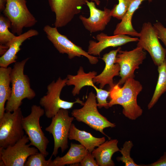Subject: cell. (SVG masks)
I'll list each match as a JSON object with an SVG mask.
<instances>
[{"label": "cell", "mask_w": 166, "mask_h": 166, "mask_svg": "<svg viewBox=\"0 0 166 166\" xmlns=\"http://www.w3.org/2000/svg\"><path fill=\"white\" fill-rule=\"evenodd\" d=\"M142 89L141 84L133 78L127 80L122 87L117 83L115 84L109 91V107L120 105L126 117L132 120H136L143 113L142 109L137 102V96Z\"/></svg>", "instance_id": "obj_1"}, {"label": "cell", "mask_w": 166, "mask_h": 166, "mask_svg": "<svg viewBox=\"0 0 166 166\" xmlns=\"http://www.w3.org/2000/svg\"><path fill=\"white\" fill-rule=\"evenodd\" d=\"M29 57L14 63L10 73L11 93L7 101L6 111L13 112L21 105L22 100L25 98L32 100L36 96L31 88L28 76L24 74L25 65Z\"/></svg>", "instance_id": "obj_2"}, {"label": "cell", "mask_w": 166, "mask_h": 166, "mask_svg": "<svg viewBox=\"0 0 166 166\" xmlns=\"http://www.w3.org/2000/svg\"><path fill=\"white\" fill-rule=\"evenodd\" d=\"M96 100V95L93 92H91L83 107L72 110V116L75 118L77 121L85 123L110 139L103 130L106 128L114 127L116 124L109 121L99 112Z\"/></svg>", "instance_id": "obj_3"}, {"label": "cell", "mask_w": 166, "mask_h": 166, "mask_svg": "<svg viewBox=\"0 0 166 166\" xmlns=\"http://www.w3.org/2000/svg\"><path fill=\"white\" fill-rule=\"evenodd\" d=\"M66 78L62 79L60 77L56 81H53L47 86L46 95L41 98L39 104L44 108L45 114L47 118H52L61 109H71L75 103L83 105L84 103L79 98L74 102H69L61 98V92L66 85Z\"/></svg>", "instance_id": "obj_4"}, {"label": "cell", "mask_w": 166, "mask_h": 166, "mask_svg": "<svg viewBox=\"0 0 166 166\" xmlns=\"http://www.w3.org/2000/svg\"><path fill=\"white\" fill-rule=\"evenodd\" d=\"M45 114L44 109L40 106L33 105L31 112L22 120L23 128L28 136L30 144L36 148L45 157L49 155L47 151L49 141L42 129L40 119Z\"/></svg>", "instance_id": "obj_5"}, {"label": "cell", "mask_w": 166, "mask_h": 166, "mask_svg": "<svg viewBox=\"0 0 166 166\" xmlns=\"http://www.w3.org/2000/svg\"><path fill=\"white\" fill-rule=\"evenodd\" d=\"M2 12L11 22L12 33L18 36L22 34L24 28L32 27L37 22L28 9L26 0H7Z\"/></svg>", "instance_id": "obj_6"}, {"label": "cell", "mask_w": 166, "mask_h": 166, "mask_svg": "<svg viewBox=\"0 0 166 166\" xmlns=\"http://www.w3.org/2000/svg\"><path fill=\"white\" fill-rule=\"evenodd\" d=\"M23 117L20 107L13 112L6 111L0 118V147L13 145L23 138Z\"/></svg>", "instance_id": "obj_7"}, {"label": "cell", "mask_w": 166, "mask_h": 166, "mask_svg": "<svg viewBox=\"0 0 166 166\" xmlns=\"http://www.w3.org/2000/svg\"><path fill=\"white\" fill-rule=\"evenodd\" d=\"M74 117H70L68 109H61L52 118L45 130L53 137L54 146L52 155L56 156L59 148L63 153L69 147V135Z\"/></svg>", "instance_id": "obj_8"}, {"label": "cell", "mask_w": 166, "mask_h": 166, "mask_svg": "<svg viewBox=\"0 0 166 166\" xmlns=\"http://www.w3.org/2000/svg\"><path fill=\"white\" fill-rule=\"evenodd\" d=\"M43 30L48 39L59 53L67 54L69 59L84 56L92 65L96 64L98 62V57L89 54L81 47L74 44L66 36L60 33L57 27L46 25L44 26Z\"/></svg>", "instance_id": "obj_9"}, {"label": "cell", "mask_w": 166, "mask_h": 166, "mask_svg": "<svg viewBox=\"0 0 166 166\" xmlns=\"http://www.w3.org/2000/svg\"><path fill=\"white\" fill-rule=\"evenodd\" d=\"M27 135L12 145L0 147V166H25L28 158L38 152L36 147H30Z\"/></svg>", "instance_id": "obj_10"}, {"label": "cell", "mask_w": 166, "mask_h": 166, "mask_svg": "<svg viewBox=\"0 0 166 166\" xmlns=\"http://www.w3.org/2000/svg\"><path fill=\"white\" fill-rule=\"evenodd\" d=\"M139 33L137 46L147 51L154 64L160 65L166 59V49L160 43L153 25L149 22L144 23Z\"/></svg>", "instance_id": "obj_11"}, {"label": "cell", "mask_w": 166, "mask_h": 166, "mask_svg": "<svg viewBox=\"0 0 166 166\" xmlns=\"http://www.w3.org/2000/svg\"><path fill=\"white\" fill-rule=\"evenodd\" d=\"M146 53L141 47L137 46L130 51L120 50L117 56L115 63L120 67L119 76L121 77L117 84H124L128 79L134 78L135 70L139 68L146 57Z\"/></svg>", "instance_id": "obj_12"}, {"label": "cell", "mask_w": 166, "mask_h": 166, "mask_svg": "<svg viewBox=\"0 0 166 166\" xmlns=\"http://www.w3.org/2000/svg\"><path fill=\"white\" fill-rule=\"evenodd\" d=\"M55 15V27L65 26L81 12L87 0H47Z\"/></svg>", "instance_id": "obj_13"}, {"label": "cell", "mask_w": 166, "mask_h": 166, "mask_svg": "<svg viewBox=\"0 0 166 166\" xmlns=\"http://www.w3.org/2000/svg\"><path fill=\"white\" fill-rule=\"evenodd\" d=\"M86 5L89 10V17L87 18L81 15L79 17L85 28L91 33L104 30L112 17L111 10L107 8L103 10L99 9L91 1L87 0Z\"/></svg>", "instance_id": "obj_14"}, {"label": "cell", "mask_w": 166, "mask_h": 166, "mask_svg": "<svg viewBox=\"0 0 166 166\" xmlns=\"http://www.w3.org/2000/svg\"><path fill=\"white\" fill-rule=\"evenodd\" d=\"M97 42L90 40L87 52L93 56H100L101 52L109 47L121 46L127 43L138 41L139 38H132L128 35L119 34L109 36L103 33L98 34L96 37Z\"/></svg>", "instance_id": "obj_15"}, {"label": "cell", "mask_w": 166, "mask_h": 166, "mask_svg": "<svg viewBox=\"0 0 166 166\" xmlns=\"http://www.w3.org/2000/svg\"><path fill=\"white\" fill-rule=\"evenodd\" d=\"M121 47L110 51L104 54L101 59L104 61L105 66L102 72L96 75L93 79L94 83L99 84V88L103 89L106 85L110 88L114 85L113 78L115 76H119L120 67L117 63H115L116 56Z\"/></svg>", "instance_id": "obj_16"}, {"label": "cell", "mask_w": 166, "mask_h": 166, "mask_svg": "<svg viewBox=\"0 0 166 166\" xmlns=\"http://www.w3.org/2000/svg\"><path fill=\"white\" fill-rule=\"evenodd\" d=\"M39 34L34 29H30L21 34L16 36L6 52L0 57V67L7 68L10 64L16 62L17 54L21 49L20 46L28 39Z\"/></svg>", "instance_id": "obj_17"}, {"label": "cell", "mask_w": 166, "mask_h": 166, "mask_svg": "<svg viewBox=\"0 0 166 166\" xmlns=\"http://www.w3.org/2000/svg\"><path fill=\"white\" fill-rule=\"evenodd\" d=\"M118 140L116 139L105 141L95 149L92 154L98 166H114L115 164L112 159L113 154L119 151Z\"/></svg>", "instance_id": "obj_18"}, {"label": "cell", "mask_w": 166, "mask_h": 166, "mask_svg": "<svg viewBox=\"0 0 166 166\" xmlns=\"http://www.w3.org/2000/svg\"><path fill=\"white\" fill-rule=\"evenodd\" d=\"M97 75V72L94 71L85 72L83 68L80 66L76 75H67L66 85L74 86L72 91L73 96L78 94L81 89L85 86H92L96 91L99 88L94 85L93 79Z\"/></svg>", "instance_id": "obj_19"}, {"label": "cell", "mask_w": 166, "mask_h": 166, "mask_svg": "<svg viewBox=\"0 0 166 166\" xmlns=\"http://www.w3.org/2000/svg\"><path fill=\"white\" fill-rule=\"evenodd\" d=\"M145 0H148L149 2L152 1L134 0L132 2L121 22L117 24L113 32V35L121 34L134 37H139V33L136 31L132 26V20L135 11L138 8L142 2Z\"/></svg>", "instance_id": "obj_20"}, {"label": "cell", "mask_w": 166, "mask_h": 166, "mask_svg": "<svg viewBox=\"0 0 166 166\" xmlns=\"http://www.w3.org/2000/svg\"><path fill=\"white\" fill-rule=\"evenodd\" d=\"M89 152L83 145L71 143L67 153L62 157L58 156L52 160L51 166H64L80 163Z\"/></svg>", "instance_id": "obj_21"}, {"label": "cell", "mask_w": 166, "mask_h": 166, "mask_svg": "<svg viewBox=\"0 0 166 166\" xmlns=\"http://www.w3.org/2000/svg\"><path fill=\"white\" fill-rule=\"evenodd\" d=\"M68 137L70 140L78 141L90 153H92L95 147H98L105 141V137H95L89 132L79 129L73 123L70 127Z\"/></svg>", "instance_id": "obj_22"}, {"label": "cell", "mask_w": 166, "mask_h": 166, "mask_svg": "<svg viewBox=\"0 0 166 166\" xmlns=\"http://www.w3.org/2000/svg\"><path fill=\"white\" fill-rule=\"evenodd\" d=\"M12 68H0V118L5 113V104L10 98L11 93L10 73Z\"/></svg>", "instance_id": "obj_23"}, {"label": "cell", "mask_w": 166, "mask_h": 166, "mask_svg": "<svg viewBox=\"0 0 166 166\" xmlns=\"http://www.w3.org/2000/svg\"><path fill=\"white\" fill-rule=\"evenodd\" d=\"M11 23L4 15H0V54L1 56L7 50L16 36L10 31Z\"/></svg>", "instance_id": "obj_24"}, {"label": "cell", "mask_w": 166, "mask_h": 166, "mask_svg": "<svg viewBox=\"0 0 166 166\" xmlns=\"http://www.w3.org/2000/svg\"><path fill=\"white\" fill-rule=\"evenodd\" d=\"M158 77L152 98L148 105L150 109L156 103L161 96L166 92V59L158 66Z\"/></svg>", "instance_id": "obj_25"}, {"label": "cell", "mask_w": 166, "mask_h": 166, "mask_svg": "<svg viewBox=\"0 0 166 166\" xmlns=\"http://www.w3.org/2000/svg\"><path fill=\"white\" fill-rule=\"evenodd\" d=\"M97 5H99L100 0H90ZM134 0H118V4L115 5L111 10L112 17L121 20L128 10L131 3Z\"/></svg>", "instance_id": "obj_26"}, {"label": "cell", "mask_w": 166, "mask_h": 166, "mask_svg": "<svg viewBox=\"0 0 166 166\" xmlns=\"http://www.w3.org/2000/svg\"><path fill=\"white\" fill-rule=\"evenodd\" d=\"M133 146L131 140L126 141L123 145V147L119 150L122 156L117 158L119 161L124 163L125 166H140L136 164L130 156L131 149Z\"/></svg>", "instance_id": "obj_27"}, {"label": "cell", "mask_w": 166, "mask_h": 166, "mask_svg": "<svg viewBox=\"0 0 166 166\" xmlns=\"http://www.w3.org/2000/svg\"><path fill=\"white\" fill-rule=\"evenodd\" d=\"M53 156L46 160L45 156L42 153L38 152L29 156L25 164V166H51Z\"/></svg>", "instance_id": "obj_28"}, {"label": "cell", "mask_w": 166, "mask_h": 166, "mask_svg": "<svg viewBox=\"0 0 166 166\" xmlns=\"http://www.w3.org/2000/svg\"><path fill=\"white\" fill-rule=\"evenodd\" d=\"M96 92L98 107L99 109L104 107L107 109L109 108L107 99L109 95L110 91L100 88Z\"/></svg>", "instance_id": "obj_29"}, {"label": "cell", "mask_w": 166, "mask_h": 166, "mask_svg": "<svg viewBox=\"0 0 166 166\" xmlns=\"http://www.w3.org/2000/svg\"><path fill=\"white\" fill-rule=\"evenodd\" d=\"M153 25L157 34L159 39L163 42L166 48V28L160 22L154 23Z\"/></svg>", "instance_id": "obj_30"}, {"label": "cell", "mask_w": 166, "mask_h": 166, "mask_svg": "<svg viewBox=\"0 0 166 166\" xmlns=\"http://www.w3.org/2000/svg\"><path fill=\"white\" fill-rule=\"evenodd\" d=\"M81 166H98L97 162L92 154L89 152L79 163Z\"/></svg>", "instance_id": "obj_31"}, {"label": "cell", "mask_w": 166, "mask_h": 166, "mask_svg": "<svg viewBox=\"0 0 166 166\" xmlns=\"http://www.w3.org/2000/svg\"><path fill=\"white\" fill-rule=\"evenodd\" d=\"M145 166H166V152L163 155L156 161Z\"/></svg>", "instance_id": "obj_32"}, {"label": "cell", "mask_w": 166, "mask_h": 166, "mask_svg": "<svg viewBox=\"0 0 166 166\" xmlns=\"http://www.w3.org/2000/svg\"><path fill=\"white\" fill-rule=\"evenodd\" d=\"M7 0H0V11L3 12L5 9Z\"/></svg>", "instance_id": "obj_33"}, {"label": "cell", "mask_w": 166, "mask_h": 166, "mask_svg": "<svg viewBox=\"0 0 166 166\" xmlns=\"http://www.w3.org/2000/svg\"><path fill=\"white\" fill-rule=\"evenodd\" d=\"M165 20H166V19H165Z\"/></svg>", "instance_id": "obj_34"}]
</instances>
